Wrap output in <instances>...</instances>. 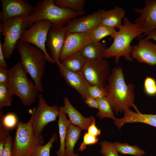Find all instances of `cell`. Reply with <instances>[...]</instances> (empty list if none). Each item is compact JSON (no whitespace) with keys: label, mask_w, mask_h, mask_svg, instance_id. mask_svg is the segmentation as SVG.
Returning <instances> with one entry per match:
<instances>
[{"label":"cell","mask_w":156,"mask_h":156,"mask_svg":"<svg viewBox=\"0 0 156 156\" xmlns=\"http://www.w3.org/2000/svg\"><path fill=\"white\" fill-rule=\"evenodd\" d=\"M105 86L106 96L113 111L117 115L126 108L133 107L140 113L134 103L135 87L125 82L120 66L113 68L108 78Z\"/></svg>","instance_id":"1"},{"label":"cell","mask_w":156,"mask_h":156,"mask_svg":"<svg viewBox=\"0 0 156 156\" xmlns=\"http://www.w3.org/2000/svg\"><path fill=\"white\" fill-rule=\"evenodd\" d=\"M123 24L118 28L113 39V42L105 51L103 57L105 59L115 58L114 61L117 65L120 58L123 56L126 60L132 62L133 59L131 55L133 46L131 43L136 38H139L145 33V31L137 24L131 22L127 17L123 19Z\"/></svg>","instance_id":"2"},{"label":"cell","mask_w":156,"mask_h":156,"mask_svg":"<svg viewBox=\"0 0 156 156\" xmlns=\"http://www.w3.org/2000/svg\"><path fill=\"white\" fill-rule=\"evenodd\" d=\"M85 13L59 7L53 0L38 1L33 7L31 13L27 17L28 27L36 22L42 20L50 21L53 26H65L69 21Z\"/></svg>","instance_id":"3"},{"label":"cell","mask_w":156,"mask_h":156,"mask_svg":"<svg viewBox=\"0 0 156 156\" xmlns=\"http://www.w3.org/2000/svg\"><path fill=\"white\" fill-rule=\"evenodd\" d=\"M16 48L24 69L34 81L39 92H43L41 80L47 62L44 53L37 47L21 39L18 42Z\"/></svg>","instance_id":"4"},{"label":"cell","mask_w":156,"mask_h":156,"mask_svg":"<svg viewBox=\"0 0 156 156\" xmlns=\"http://www.w3.org/2000/svg\"><path fill=\"white\" fill-rule=\"evenodd\" d=\"M10 75L8 84L12 95L21 99L25 106L34 103L39 91L34 83L27 77L26 72L20 61L10 68Z\"/></svg>","instance_id":"5"},{"label":"cell","mask_w":156,"mask_h":156,"mask_svg":"<svg viewBox=\"0 0 156 156\" xmlns=\"http://www.w3.org/2000/svg\"><path fill=\"white\" fill-rule=\"evenodd\" d=\"M44 142L42 135L35 134L30 119L27 122L19 121L13 141V156H31L36 148L43 145Z\"/></svg>","instance_id":"6"},{"label":"cell","mask_w":156,"mask_h":156,"mask_svg":"<svg viewBox=\"0 0 156 156\" xmlns=\"http://www.w3.org/2000/svg\"><path fill=\"white\" fill-rule=\"evenodd\" d=\"M26 17L21 16L1 22L0 33L4 37L2 47L5 58L9 59L18 41L28 27Z\"/></svg>","instance_id":"7"},{"label":"cell","mask_w":156,"mask_h":156,"mask_svg":"<svg viewBox=\"0 0 156 156\" xmlns=\"http://www.w3.org/2000/svg\"><path fill=\"white\" fill-rule=\"evenodd\" d=\"M38 97V104L31 110L30 119L35 134L40 136L49 123L56 120L59 110L57 105L50 106L48 105L41 94H39Z\"/></svg>","instance_id":"8"},{"label":"cell","mask_w":156,"mask_h":156,"mask_svg":"<svg viewBox=\"0 0 156 156\" xmlns=\"http://www.w3.org/2000/svg\"><path fill=\"white\" fill-rule=\"evenodd\" d=\"M52 26L51 23L47 20H42L37 21L25 31L20 39L39 48L44 53L47 62L55 64L51 56L47 53L45 47L48 33Z\"/></svg>","instance_id":"9"},{"label":"cell","mask_w":156,"mask_h":156,"mask_svg":"<svg viewBox=\"0 0 156 156\" xmlns=\"http://www.w3.org/2000/svg\"><path fill=\"white\" fill-rule=\"evenodd\" d=\"M82 73L90 85L105 88L110 73L109 63L104 59L98 62L87 60Z\"/></svg>","instance_id":"10"},{"label":"cell","mask_w":156,"mask_h":156,"mask_svg":"<svg viewBox=\"0 0 156 156\" xmlns=\"http://www.w3.org/2000/svg\"><path fill=\"white\" fill-rule=\"evenodd\" d=\"M144 2L143 8L133 9L140 14L135 20V23L145 31L139 39L145 37L150 31L156 29V0H145Z\"/></svg>","instance_id":"11"},{"label":"cell","mask_w":156,"mask_h":156,"mask_svg":"<svg viewBox=\"0 0 156 156\" xmlns=\"http://www.w3.org/2000/svg\"><path fill=\"white\" fill-rule=\"evenodd\" d=\"M2 11L0 13L1 22L16 17H27L32 12L33 7L23 0H1Z\"/></svg>","instance_id":"12"},{"label":"cell","mask_w":156,"mask_h":156,"mask_svg":"<svg viewBox=\"0 0 156 156\" xmlns=\"http://www.w3.org/2000/svg\"><path fill=\"white\" fill-rule=\"evenodd\" d=\"M68 33L66 26H52L48 33L46 41L47 46L51 58L57 65L60 63V54Z\"/></svg>","instance_id":"13"},{"label":"cell","mask_w":156,"mask_h":156,"mask_svg":"<svg viewBox=\"0 0 156 156\" xmlns=\"http://www.w3.org/2000/svg\"><path fill=\"white\" fill-rule=\"evenodd\" d=\"M89 33H68L64 41L60 56L61 61L71 55L80 53L87 43L91 42Z\"/></svg>","instance_id":"14"},{"label":"cell","mask_w":156,"mask_h":156,"mask_svg":"<svg viewBox=\"0 0 156 156\" xmlns=\"http://www.w3.org/2000/svg\"><path fill=\"white\" fill-rule=\"evenodd\" d=\"M131 55L138 62L153 66L156 65V44L150 40L139 39L133 46Z\"/></svg>","instance_id":"15"},{"label":"cell","mask_w":156,"mask_h":156,"mask_svg":"<svg viewBox=\"0 0 156 156\" xmlns=\"http://www.w3.org/2000/svg\"><path fill=\"white\" fill-rule=\"evenodd\" d=\"M103 10H100L90 14L76 18L69 21L66 27L68 33H89L102 18Z\"/></svg>","instance_id":"16"},{"label":"cell","mask_w":156,"mask_h":156,"mask_svg":"<svg viewBox=\"0 0 156 156\" xmlns=\"http://www.w3.org/2000/svg\"><path fill=\"white\" fill-rule=\"evenodd\" d=\"M57 66L60 74L66 83L79 92L84 101L90 97L88 93V88L90 85L85 78L82 72L70 71L63 66L61 63Z\"/></svg>","instance_id":"17"},{"label":"cell","mask_w":156,"mask_h":156,"mask_svg":"<svg viewBox=\"0 0 156 156\" xmlns=\"http://www.w3.org/2000/svg\"><path fill=\"white\" fill-rule=\"evenodd\" d=\"M123 112L124 114L123 118H116L113 120L115 125L119 130L125 124L128 123L141 122L156 127V114L136 113L129 108L125 109Z\"/></svg>","instance_id":"18"},{"label":"cell","mask_w":156,"mask_h":156,"mask_svg":"<svg viewBox=\"0 0 156 156\" xmlns=\"http://www.w3.org/2000/svg\"><path fill=\"white\" fill-rule=\"evenodd\" d=\"M64 111L69 118L71 124L81 128L82 130H87L89 126L94 119L91 116L88 117L83 116L72 105L67 97L63 99Z\"/></svg>","instance_id":"19"},{"label":"cell","mask_w":156,"mask_h":156,"mask_svg":"<svg viewBox=\"0 0 156 156\" xmlns=\"http://www.w3.org/2000/svg\"><path fill=\"white\" fill-rule=\"evenodd\" d=\"M107 48L105 42L104 41L90 42L84 46L80 53L87 60L98 62L104 59V53Z\"/></svg>","instance_id":"20"},{"label":"cell","mask_w":156,"mask_h":156,"mask_svg":"<svg viewBox=\"0 0 156 156\" xmlns=\"http://www.w3.org/2000/svg\"><path fill=\"white\" fill-rule=\"evenodd\" d=\"M59 114L58 122L60 136V147L56 153L57 156H65V141L68 129L71 124L66 118L63 106L59 107Z\"/></svg>","instance_id":"21"},{"label":"cell","mask_w":156,"mask_h":156,"mask_svg":"<svg viewBox=\"0 0 156 156\" xmlns=\"http://www.w3.org/2000/svg\"><path fill=\"white\" fill-rule=\"evenodd\" d=\"M125 13L123 8L118 6L107 11L103 10L100 23L111 27L118 28L122 25V21Z\"/></svg>","instance_id":"22"},{"label":"cell","mask_w":156,"mask_h":156,"mask_svg":"<svg viewBox=\"0 0 156 156\" xmlns=\"http://www.w3.org/2000/svg\"><path fill=\"white\" fill-rule=\"evenodd\" d=\"M82 130L71 124L68 129L65 141V156H79L74 153V147L81 135Z\"/></svg>","instance_id":"23"},{"label":"cell","mask_w":156,"mask_h":156,"mask_svg":"<svg viewBox=\"0 0 156 156\" xmlns=\"http://www.w3.org/2000/svg\"><path fill=\"white\" fill-rule=\"evenodd\" d=\"M87 61L80 53H78L68 57L60 63L63 66L70 71L82 72Z\"/></svg>","instance_id":"24"},{"label":"cell","mask_w":156,"mask_h":156,"mask_svg":"<svg viewBox=\"0 0 156 156\" xmlns=\"http://www.w3.org/2000/svg\"><path fill=\"white\" fill-rule=\"evenodd\" d=\"M117 31L114 28L103 25L100 23L96 24L89 32V36L91 42H98L104 38L110 36L113 38Z\"/></svg>","instance_id":"25"},{"label":"cell","mask_w":156,"mask_h":156,"mask_svg":"<svg viewBox=\"0 0 156 156\" xmlns=\"http://www.w3.org/2000/svg\"><path fill=\"white\" fill-rule=\"evenodd\" d=\"M98 103V112L97 114L100 119L107 118L113 120L115 117L112 106L106 96L97 99Z\"/></svg>","instance_id":"26"},{"label":"cell","mask_w":156,"mask_h":156,"mask_svg":"<svg viewBox=\"0 0 156 156\" xmlns=\"http://www.w3.org/2000/svg\"><path fill=\"white\" fill-rule=\"evenodd\" d=\"M118 152L123 155H130L134 156H142L145 152L136 145L132 146L126 143H113Z\"/></svg>","instance_id":"27"},{"label":"cell","mask_w":156,"mask_h":156,"mask_svg":"<svg viewBox=\"0 0 156 156\" xmlns=\"http://www.w3.org/2000/svg\"><path fill=\"white\" fill-rule=\"evenodd\" d=\"M17 115L13 112H9L4 115L2 110L0 112V125L10 131L16 127L19 123Z\"/></svg>","instance_id":"28"},{"label":"cell","mask_w":156,"mask_h":156,"mask_svg":"<svg viewBox=\"0 0 156 156\" xmlns=\"http://www.w3.org/2000/svg\"><path fill=\"white\" fill-rule=\"evenodd\" d=\"M54 1L59 7L85 12L84 10L86 3L85 0H55Z\"/></svg>","instance_id":"29"},{"label":"cell","mask_w":156,"mask_h":156,"mask_svg":"<svg viewBox=\"0 0 156 156\" xmlns=\"http://www.w3.org/2000/svg\"><path fill=\"white\" fill-rule=\"evenodd\" d=\"M56 133H54L49 141L45 144L38 146L33 153L31 156H50L51 148L53 143L57 140Z\"/></svg>","instance_id":"30"},{"label":"cell","mask_w":156,"mask_h":156,"mask_svg":"<svg viewBox=\"0 0 156 156\" xmlns=\"http://www.w3.org/2000/svg\"><path fill=\"white\" fill-rule=\"evenodd\" d=\"M8 85L0 84V109L3 107L10 106L12 101V96Z\"/></svg>","instance_id":"31"},{"label":"cell","mask_w":156,"mask_h":156,"mask_svg":"<svg viewBox=\"0 0 156 156\" xmlns=\"http://www.w3.org/2000/svg\"><path fill=\"white\" fill-rule=\"evenodd\" d=\"M100 152L103 156H120L113 143L106 140L100 142Z\"/></svg>","instance_id":"32"},{"label":"cell","mask_w":156,"mask_h":156,"mask_svg":"<svg viewBox=\"0 0 156 156\" xmlns=\"http://www.w3.org/2000/svg\"><path fill=\"white\" fill-rule=\"evenodd\" d=\"M144 89L147 95L152 96L156 95V81L153 78L147 77L144 80Z\"/></svg>","instance_id":"33"},{"label":"cell","mask_w":156,"mask_h":156,"mask_svg":"<svg viewBox=\"0 0 156 156\" xmlns=\"http://www.w3.org/2000/svg\"><path fill=\"white\" fill-rule=\"evenodd\" d=\"M88 93L90 97L97 100L107 95L105 88L96 85L89 86Z\"/></svg>","instance_id":"34"},{"label":"cell","mask_w":156,"mask_h":156,"mask_svg":"<svg viewBox=\"0 0 156 156\" xmlns=\"http://www.w3.org/2000/svg\"><path fill=\"white\" fill-rule=\"evenodd\" d=\"M99 140V138L98 137L85 132L83 135V142L79 147V151H82L85 149L87 146L96 144Z\"/></svg>","instance_id":"35"},{"label":"cell","mask_w":156,"mask_h":156,"mask_svg":"<svg viewBox=\"0 0 156 156\" xmlns=\"http://www.w3.org/2000/svg\"><path fill=\"white\" fill-rule=\"evenodd\" d=\"M13 141L10 134L7 138L5 141L4 148L0 156H13Z\"/></svg>","instance_id":"36"},{"label":"cell","mask_w":156,"mask_h":156,"mask_svg":"<svg viewBox=\"0 0 156 156\" xmlns=\"http://www.w3.org/2000/svg\"><path fill=\"white\" fill-rule=\"evenodd\" d=\"M9 131L0 125V154L3 151L6 139L10 134Z\"/></svg>","instance_id":"37"},{"label":"cell","mask_w":156,"mask_h":156,"mask_svg":"<svg viewBox=\"0 0 156 156\" xmlns=\"http://www.w3.org/2000/svg\"><path fill=\"white\" fill-rule=\"evenodd\" d=\"M10 75L9 69L0 67V84L8 85Z\"/></svg>","instance_id":"38"},{"label":"cell","mask_w":156,"mask_h":156,"mask_svg":"<svg viewBox=\"0 0 156 156\" xmlns=\"http://www.w3.org/2000/svg\"><path fill=\"white\" fill-rule=\"evenodd\" d=\"M88 133L96 137L100 135L101 131L96 126L95 120L94 119L87 129Z\"/></svg>","instance_id":"39"},{"label":"cell","mask_w":156,"mask_h":156,"mask_svg":"<svg viewBox=\"0 0 156 156\" xmlns=\"http://www.w3.org/2000/svg\"><path fill=\"white\" fill-rule=\"evenodd\" d=\"M85 103L90 107L98 109V103L97 99L89 97L84 101Z\"/></svg>","instance_id":"40"},{"label":"cell","mask_w":156,"mask_h":156,"mask_svg":"<svg viewBox=\"0 0 156 156\" xmlns=\"http://www.w3.org/2000/svg\"><path fill=\"white\" fill-rule=\"evenodd\" d=\"M5 58L3 53L2 43L0 41V67L8 68V66L5 60Z\"/></svg>","instance_id":"41"},{"label":"cell","mask_w":156,"mask_h":156,"mask_svg":"<svg viewBox=\"0 0 156 156\" xmlns=\"http://www.w3.org/2000/svg\"><path fill=\"white\" fill-rule=\"evenodd\" d=\"M144 38L147 40L152 39L156 42V29L149 32Z\"/></svg>","instance_id":"42"}]
</instances>
